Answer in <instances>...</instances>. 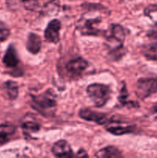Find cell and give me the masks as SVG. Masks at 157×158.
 Masks as SVG:
<instances>
[{
    "label": "cell",
    "mask_w": 157,
    "mask_h": 158,
    "mask_svg": "<svg viewBox=\"0 0 157 158\" xmlns=\"http://www.w3.org/2000/svg\"><path fill=\"white\" fill-rule=\"evenodd\" d=\"M31 106L44 117H53L57 108L56 95L53 90L49 89L41 94L32 96Z\"/></svg>",
    "instance_id": "6da1fadb"
},
{
    "label": "cell",
    "mask_w": 157,
    "mask_h": 158,
    "mask_svg": "<svg viewBox=\"0 0 157 158\" xmlns=\"http://www.w3.org/2000/svg\"><path fill=\"white\" fill-rule=\"evenodd\" d=\"M106 45L111 51L116 52L121 49L125 40V31L120 25L112 24L107 31L104 32Z\"/></svg>",
    "instance_id": "7a4b0ae2"
},
{
    "label": "cell",
    "mask_w": 157,
    "mask_h": 158,
    "mask_svg": "<svg viewBox=\"0 0 157 158\" xmlns=\"http://www.w3.org/2000/svg\"><path fill=\"white\" fill-rule=\"evenodd\" d=\"M89 98L95 106H103L110 97V89L108 86L101 83H93L89 85L86 89Z\"/></svg>",
    "instance_id": "3957f363"
},
{
    "label": "cell",
    "mask_w": 157,
    "mask_h": 158,
    "mask_svg": "<svg viewBox=\"0 0 157 158\" xmlns=\"http://www.w3.org/2000/svg\"><path fill=\"white\" fill-rule=\"evenodd\" d=\"M22 4L27 10L49 13L58 6V0H21Z\"/></svg>",
    "instance_id": "277c9868"
},
{
    "label": "cell",
    "mask_w": 157,
    "mask_h": 158,
    "mask_svg": "<svg viewBox=\"0 0 157 158\" xmlns=\"http://www.w3.org/2000/svg\"><path fill=\"white\" fill-rule=\"evenodd\" d=\"M156 92V78H141L137 82L135 94L141 100H145Z\"/></svg>",
    "instance_id": "5b68a950"
},
{
    "label": "cell",
    "mask_w": 157,
    "mask_h": 158,
    "mask_svg": "<svg viewBox=\"0 0 157 158\" xmlns=\"http://www.w3.org/2000/svg\"><path fill=\"white\" fill-rule=\"evenodd\" d=\"M101 23L99 18H85L83 17L78 22V29L82 34L86 35H99L104 34L99 26Z\"/></svg>",
    "instance_id": "8992f818"
},
{
    "label": "cell",
    "mask_w": 157,
    "mask_h": 158,
    "mask_svg": "<svg viewBox=\"0 0 157 158\" xmlns=\"http://www.w3.org/2000/svg\"><path fill=\"white\" fill-rule=\"evenodd\" d=\"M78 115L83 120L94 122L99 125H106L110 120L109 117L106 116V114L91 110L86 109V108L80 110Z\"/></svg>",
    "instance_id": "52a82bcc"
},
{
    "label": "cell",
    "mask_w": 157,
    "mask_h": 158,
    "mask_svg": "<svg viewBox=\"0 0 157 158\" xmlns=\"http://www.w3.org/2000/svg\"><path fill=\"white\" fill-rule=\"evenodd\" d=\"M106 130L114 135H123L132 132L135 129V127L121 121L116 120H109V123L106 125Z\"/></svg>",
    "instance_id": "ba28073f"
},
{
    "label": "cell",
    "mask_w": 157,
    "mask_h": 158,
    "mask_svg": "<svg viewBox=\"0 0 157 158\" xmlns=\"http://www.w3.org/2000/svg\"><path fill=\"white\" fill-rule=\"evenodd\" d=\"M61 23L58 19H53L48 24L45 30V38L49 43H57L59 41V31Z\"/></svg>",
    "instance_id": "9c48e42d"
},
{
    "label": "cell",
    "mask_w": 157,
    "mask_h": 158,
    "mask_svg": "<svg viewBox=\"0 0 157 158\" xmlns=\"http://www.w3.org/2000/svg\"><path fill=\"white\" fill-rule=\"evenodd\" d=\"M88 67V62L83 58H77L68 62L66 65V69L73 77L81 75Z\"/></svg>",
    "instance_id": "30bf717a"
},
{
    "label": "cell",
    "mask_w": 157,
    "mask_h": 158,
    "mask_svg": "<svg viewBox=\"0 0 157 158\" xmlns=\"http://www.w3.org/2000/svg\"><path fill=\"white\" fill-rule=\"evenodd\" d=\"M52 151L54 155L58 157H71L73 156L70 145L65 140L55 142L52 146Z\"/></svg>",
    "instance_id": "8fae6325"
},
{
    "label": "cell",
    "mask_w": 157,
    "mask_h": 158,
    "mask_svg": "<svg viewBox=\"0 0 157 158\" xmlns=\"http://www.w3.org/2000/svg\"><path fill=\"white\" fill-rule=\"evenodd\" d=\"M22 128L25 134H32L38 132L40 129V125L32 114H29L25 116L22 123Z\"/></svg>",
    "instance_id": "7c38bea8"
},
{
    "label": "cell",
    "mask_w": 157,
    "mask_h": 158,
    "mask_svg": "<svg viewBox=\"0 0 157 158\" xmlns=\"http://www.w3.org/2000/svg\"><path fill=\"white\" fill-rule=\"evenodd\" d=\"M3 63L6 65L7 67L9 68H15L18 66V58L17 56L16 51H15V48L13 46H9V48L6 50V53H5L4 56H3Z\"/></svg>",
    "instance_id": "4fadbf2b"
},
{
    "label": "cell",
    "mask_w": 157,
    "mask_h": 158,
    "mask_svg": "<svg viewBox=\"0 0 157 158\" xmlns=\"http://www.w3.org/2000/svg\"><path fill=\"white\" fill-rule=\"evenodd\" d=\"M15 132V127L10 123L0 124V146L8 143Z\"/></svg>",
    "instance_id": "5bb4252c"
},
{
    "label": "cell",
    "mask_w": 157,
    "mask_h": 158,
    "mask_svg": "<svg viewBox=\"0 0 157 158\" xmlns=\"http://www.w3.org/2000/svg\"><path fill=\"white\" fill-rule=\"evenodd\" d=\"M2 92L5 97L8 100H15L18 94V85L15 82L11 81V80L6 82L2 86Z\"/></svg>",
    "instance_id": "9a60e30c"
},
{
    "label": "cell",
    "mask_w": 157,
    "mask_h": 158,
    "mask_svg": "<svg viewBox=\"0 0 157 158\" xmlns=\"http://www.w3.org/2000/svg\"><path fill=\"white\" fill-rule=\"evenodd\" d=\"M41 46V39L37 34L30 33L28 35L26 48L29 52H31L32 54H37L40 51Z\"/></svg>",
    "instance_id": "2e32d148"
},
{
    "label": "cell",
    "mask_w": 157,
    "mask_h": 158,
    "mask_svg": "<svg viewBox=\"0 0 157 158\" xmlns=\"http://www.w3.org/2000/svg\"><path fill=\"white\" fill-rule=\"evenodd\" d=\"M95 157H122V154L116 148L113 146H108L106 148H103L95 154Z\"/></svg>",
    "instance_id": "e0dca14e"
},
{
    "label": "cell",
    "mask_w": 157,
    "mask_h": 158,
    "mask_svg": "<svg viewBox=\"0 0 157 158\" xmlns=\"http://www.w3.org/2000/svg\"><path fill=\"white\" fill-rule=\"evenodd\" d=\"M143 52L146 58L157 60V41L143 46Z\"/></svg>",
    "instance_id": "ac0fdd59"
},
{
    "label": "cell",
    "mask_w": 157,
    "mask_h": 158,
    "mask_svg": "<svg viewBox=\"0 0 157 158\" xmlns=\"http://www.w3.org/2000/svg\"><path fill=\"white\" fill-rule=\"evenodd\" d=\"M145 15L149 17L151 21L157 26V4L150 5L147 6L144 10Z\"/></svg>",
    "instance_id": "d6986e66"
},
{
    "label": "cell",
    "mask_w": 157,
    "mask_h": 158,
    "mask_svg": "<svg viewBox=\"0 0 157 158\" xmlns=\"http://www.w3.org/2000/svg\"><path fill=\"white\" fill-rule=\"evenodd\" d=\"M9 35H10V30L9 28L2 22H0V43L7 40Z\"/></svg>",
    "instance_id": "ffe728a7"
},
{
    "label": "cell",
    "mask_w": 157,
    "mask_h": 158,
    "mask_svg": "<svg viewBox=\"0 0 157 158\" xmlns=\"http://www.w3.org/2000/svg\"><path fill=\"white\" fill-rule=\"evenodd\" d=\"M155 26L156 27L150 29L147 32V37H149L150 40H154V41H157V26Z\"/></svg>",
    "instance_id": "44dd1931"
},
{
    "label": "cell",
    "mask_w": 157,
    "mask_h": 158,
    "mask_svg": "<svg viewBox=\"0 0 157 158\" xmlns=\"http://www.w3.org/2000/svg\"><path fill=\"white\" fill-rule=\"evenodd\" d=\"M19 2H21V0H6L8 6L9 7V9H15Z\"/></svg>",
    "instance_id": "7402d4cb"
},
{
    "label": "cell",
    "mask_w": 157,
    "mask_h": 158,
    "mask_svg": "<svg viewBox=\"0 0 157 158\" xmlns=\"http://www.w3.org/2000/svg\"><path fill=\"white\" fill-rule=\"evenodd\" d=\"M152 111H153L154 113L157 114V102L155 103V104L153 105V106H152Z\"/></svg>",
    "instance_id": "603a6c76"
}]
</instances>
